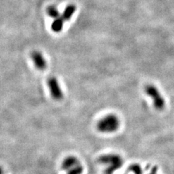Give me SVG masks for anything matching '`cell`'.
<instances>
[{
    "label": "cell",
    "mask_w": 174,
    "mask_h": 174,
    "mask_svg": "<svg viewBox=\"0 0 174 174\" xmlns=\"http://www.w3.org/2000/svg\"><path fill=\"white\" fill-rule=\"evenodd\" d=\"M74 11H75V7L73 6H69L65 10L64 13H63V15L62 17V20L63 21L65 20H68L70 18H71V16L73 14Z\"/></svg>",
    "instance_id": "9"
},
{
    "label": "cell",
    "mask_w": 174,
    "mask_h": 174,
    "mask_svg": "<svg viewBox=\"0 0 174 174\" xmlns=\"http://www.w3.org/2000/svg\"><path fill=\"white\" fill-rule=\"evenodd\" d=\"M99 161L101 163L108 165L107 167V173L112 174L113 171L118 169L120 166H123V160L120 156L114 154H110V155H103L99 158Z\"/></svg>",
    "instance_id": "3"
},
{
    "label": "cell",
    "mask_w": 174,
    "mask_h": 174,
    "mask_svg": "<svg viewBox=\"0 0 174 174\" xmlns=\"http://www.w3.org/2000/svg\"><path fill=\"white\" fill-rule=\"evenodd\" d=\"M66 171H67V174H82L83 171H84V167L80 163L74 167L68 169Z\"/></svg>",
    "instance_id": "8"
},
{
    "label": "cell",
    "mask_w": 174,
    "mask_h": 174,
    "mask_svg": "<svg viewBox=\"0 0 174 174\" xmlns=\"http://www.w3.org/2000/svg\"><path fill=\"white\" fill-rule=\"evenodd\" d=\"M31 59L34 66L39 70H44L47 67V63L43 54L39 51H34L31 54Z\"/></svg>",
    "instance_id": "5"
},
{
    "label": "cell",
    "mask_w": 174,
    "mask_h": 174,
    "mask_svg": "<svg viewBox=\"0 0 174 174\" xmlns=\"http://www.w3.org/2000/svg\"><path fill=\"white\" fill-rule=\"evenodd\" d=\"M47 84L53 99L55 100H61L63 97V93L57 78L55 77H50L48 79Z\"/></svg>",
    "instance_id": "4"
},
{
    "label": "cell",
    "mask_w": 174,
    "mask_h": 174,
    "mask_svg": "<svg viewBox=\"0 0 174 174\" xmlns=\"http://www.w3.org/2000/svg\"><path fill=\"white\" fill-rule=\"evenodd\" d=\"M155 171H156V168H154V170H153V172H152V173H151L150 174H156V173H155Z\"/></svg>",
    "instance_id": "10"
},
{
    "label": "cell",
    "mask_w": 174,
    "mask_h": 174,
    "mask_svg": "<svg viewBox=\"0 0 174 174\" xmlns=\"http://www.w3.org/2000/svg\"><path fill=\"white\" fill-rule=\"evenodd\" d=\"M80 163H81L79 162V160L75 157L69 156L63 160V163H62V169L66 170L70 168L74 167V166L80 164Z\"/></svg>",
    "instance_id": "6"
},
{
    "label": "cell",
    "mask_w": 174,
    "mask_h": 174,
    "mask_svg": "<svg viewBox=\"0 0 174 174\" xmlns=\"http://www.w3.org/2000/svg\"><path fill=\"white\" fill-rule=\"evenodd\" d=\"M120 127V120L114 114H108L97 123V128L101 133H113Z\"/></svg>",
    "instance_id": "1"
},
{
    "label": "cell",
    "mask_w": 174,
    "mask_h": 174,
    "mask_svg": "<svg viewBox=\"0 0 174 174\" xmlns=\"http://www.w3.org/2000/svg\"><path fill=\"white\" fill-rule=\"evenodd\" d=\"M145 93L152 99L154 107L159 111H161L166 107V101L164 97L161 95L160 91L155 86L148 84L144 88Z\"/></svg>",
    "instance_id": "2"
},
{
    "label": "cell",
    "mask_w": 174,
    "mask_h": 174,
    "mask_svg": "<svg viewBox=\"0 0 174 174\" xmlns=\"http://www.w3.org/2000/svg\"><path fill=\"white\" fill-rule=\"evenodd\" d=\"M63 27V20L62 19H58L55 20L53 22V23L52 24V30L55 33H59L62 31Z\"/></svg>",
    "instance_id": "7"
}]
</instances>
